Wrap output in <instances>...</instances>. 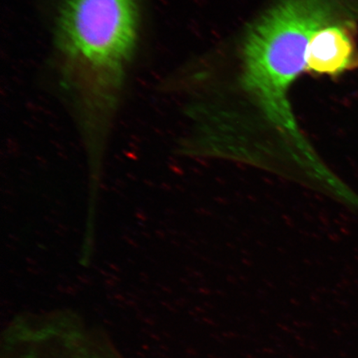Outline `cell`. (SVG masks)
Listing matches in <instances>:
<instances>
[{
	"instance_id": "cell-1",
	"label": "cell",
	"mask_w": 358,
	"mask_h": 358,
	"mask_svg": "<svg viewBox=\"0 0 358 358\" xmlns=\"http://www.w3.org/2000/svg\"><path fill=\"white\" fill-rule=\"evenodd\" d=\"M55 46L60 83L100 181L142 29L143 0H59Z\"/></svg>"
},
{
	"instance_id": "cell-2",
	"label": "cell",
	"mask_w": 358,
	"mask_h": 358,
	"mask_svg": "<svg viewBox=\"0 0 358 358\" xmlns=\"http://www.w3.org/2000/svg\"><path fill=\"white\" fill-rule=\"evenodd\" d=\"M338 0H278L254 22L243 49L244 87L282 132L302 142L289 101V91L306 71L313 35L340 20Z\"/></svg>"
},
{
	"instance_id": "cell-3",
	"label": "cell",
	"mask_w": 358,
	"mask_h": 358,
	"mask_svg": "<svg viewBox=\"0 0 358 358\" xmlns=\"http://www.w3.org/2000/svg\"><path fill=\"white\" fill-rule=\"evenodd\" d=\"M2 358H122L99 331L73 313L21 317L4 333Z\"/></svg>"
},
{
	"instance_id": "cell-4",
	"label": "cell",
	"mask_w": 358,
	"mask_h": 358,
	"mask_svg": "<svg viewBox=\"0 0 358 358\" xmlns=\"http://www.w3.org/2000/svg\"><path fill=\"white\" fill-rule=\"evenodd\" d=\"M358 67V48L352 24L338 20L313 35L306 52V71L335 77Z\"/></svg>"
}]
</instances>
